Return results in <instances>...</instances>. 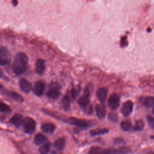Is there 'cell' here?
<instances>
[{"mask_svg":"<svg viewBox=\"0 0 154 154\" xmlns=\"http://www.w3.org/2000/svg\"><path fill=\"white\" fill-rule=\"evenodd\" d=\"M28 58L27 55L23 52L17 53L14 58L13 63V71L17 75H20L23 73L27 69Z\"/></svg>","mask_w":154,"mask_h":154,"instance_id":"cell-1","label":"cell"},{"mask_svg":"<svg viewBox=\"0 0 154 154\" xmlns=\"http://www.w3.org/2000/svg\"><path fill=\"white\" fill-rule=\"evenodd\" d=\"M12 55L5 47H0V65L5 66L11 63Z\"/></svg>","mask_w":154,"mask_h":154,"instance_id":"cell-2","label":"cell"},{"mask_svg":"<svg viewBox=\"0 0 154 154\" xmlns=\"http://www.w3.org/2000/svg\"><path fill=\"white\" fill-rule=\"evenodd\" d=\"M25 132L27 134H31L33 133L35 129V122L31 117H26L23 119L22 124Z\"/></svg>","mask_w":154,"mask_h":154,"instance_id":"cell-3","label":"cell"},{"mask_svg":"<svg viewBox=\"0 0 154 154\" xmlns=\"http://www.w3.org/2000/svg\"><path fill=\"white\" fill-rule=\"evenodd\" d=\"M60 87L57 82H51L49 85V88L47 91V96L49 98L55 99L60 96Z\"/></svg>","mask_w":154,"mask_h":154,"instance_id":"cell-4","label":"cell"},{"mask_svg":"<svg viewBox=\"0 0 154 154\" xmlns=\"http://www.w3.org/2000/svg\"><path fill=\"white\" fill-rule=\"evenodd\" d=\"M78 103L79 105L84 110L90 105V91L88 90L85 89L82 95L78 99Z\"/></svg>","mask_w":154,"mask_h":154,"instance_id":"cell-5","label":"cell"},{"mask_svg":"<svg viewBox=\"0 0 154 154\" xmlns=\"http://www.w3.org/2000/svg\"><path fill=\"white\" fill-rule=\"evenodd\" d=\"M64 120H66V122L69 123L71 125H75L76 126L82 128H88L90 125V122L88 121H87L85 120H81L78 119L74 117H70L69 119H64Z\"/></svg>","mask_w":154,"mask_h":154,"instance_id":"cell-6","label":"cell"},{"mask_svg":"<svg viewBox=\"0 0 154 154\" xmlns=\"http://www.w3.org/2000/svg\"><path fill=\"white\" fill-rule=\"evenodd\" d=\"M108 106H109V108L111 109H112V110L117 109L120 105V96H119V95L117 93L112 94L108 99Z\"/></svg>","mask_w":154,"mask_h":154,"instance_id":"cell-7","label":"cell"},{"mask_svg":"<svg viewBox=\"0 0 154 154\" xmlns=\"http://www.w3.org/2000/svg\"><path fill=\"white\" fill-rule=\"evenodd\" d=\"M133 109V102L131 100H128L125 102L121 108V112L122 114L127 117L130 115Z\"/></svg>","mask_w":154,"mask_h":154,"instance_id":"cell-8","label":"cell"},{"mask_svg":"<svg viewBox=\"0 0 154 154\" xmlns=\"http://www.w3.org/2000/svg\"><path fill=\"white\" fill-rule=\"evenodd\" d=\"M45 87V84L40 81H38L36 82H35L34 85L32 88L33 93L37 96H41L43 94Z\"/></svg>","mask_w":154,"mask_h":154,"instance_id":"cell-9","label":"cell"},{"mask_svg":"<svg viewBox=\"0 0 154 154\" xmlns=\"http://www.w3.org/2000/svg\"><path fill=\"white\" fill-rule=\"evenodd\" d=\"M19 87L20 90L25 93H29L31 89H32V85H31V83L28 81V80L22 78L19 81Z\"/></svg>","mask_w":154,"mask_h":154,"instance_id":"cell-10","label":"cell"},{"mask_svg":"<svg viewBox=\"0 0 154 154\" xmlns=\"http://www.w3.org/2000/svg\"><path fill=\"white\" fill-rule=\"evenodd\" d=\"M45 70V61L43 59H38L35 63V72L39 75H42Z\"/></svg>","mask_w":154,"mask_h":154,"instance_id":"cell-11","label":"cell"},{"mask_svg":"<svg viewBox=\"0 0 154 154\" xmlns=\"http://www.w3.org/2000/svg\"><path fill=\"white\" fill-rule=\"evenodd\" d=\"M96 112L97 116L98 117L99 119H103L106 113V106L104 104L100 103V104H97L96 106Z\"/></svg>","mask_w":154,"mask_h":154,"instance_id":"cell-12","label":"cell"},{"mask_svg":"<svg viewBox=\"0 0 154 154\" xmlns=\"http://www.w3.org/2000/svg\"><path fill=\"white\" fill-rule=\"evenodd\" d=\"M107 94L108 90L106 88L103 87L99 88L96 91V96L101 103H103L105 101L107 97Z\"/></svg>","mask_w":154,"mask_h":154,"instance_id":"cell-13","label":"cell"},{"mask_svg":"<svg viewBox=\"0 0 154 154\" xmlns=\"http://www.w3.org/2000/svg\"><path fill=\"white\" fill-rule=\"evenodd\" d=\"M41 129L45 133L52 134L55 131V126L53 123H43L42 125Z\"/></svg>","mask_w":154,"mask_h":154,"instance_id":"cell-14","label":"cell"},{"mask_svg":"<svg viewBox=\"0 0 154 154\" xmlns=\"http://www.w3.org/2000/svg\"><path fill=\"white\" fill-rule=\"evenodd\" d=\"M23 122L22 116L20 114H16L14 115L10 119V122L16 127H19L22 125Z\"/></svg>","mask_w":154,"mask_h":154,"instance_id":"cell-15","label":"cell"},{"mask_svg":"<svg viewBox=\"0 0 154 154\" xmlns=\"http://www.w3.org/2000/svg\"><path fill=\"white\" fill-rule=\"evenodd\" d=\"M66 144V138L64 137L59 138L57 139L54 143V147L59 150H61L64 149Z\"/></svg>","mask_w":154,"mask_h":154,"instance_id":"cell-16","label":"cell"},{"mask_svg":"<svg viewBox=\"0 0 154 154\" xmlns=\"http://www.w3.org/2000/svg\"><path fill=\"white\" fill-rule=\"evenodd\" d=\"M47 140V137L44 135L42 134H37L35 135L33 142L35 145H40L41 144L45 143Z\"/></svg>","mask_w":154,"mask_h":154,"instance_id":"cell-17","label":"cell"},{"mask_svg":"<svg viewBox=\"0 0 154 154\" xmlns=\"http://www.w3.org/2000/svg\"><path fill=\"white\" fill-rule=\"evenodd\" d=\"M61 104L62 108L65 111H67L69 110V109H70V100H69V97L68 96L66 95L63 97V98L61 100Z\"/></svg>","mask_w":154,"mask_h":154,"instance_id":"cell-18","label":"cell"},{"mask_svg":"<svg viewBox=\"0 0 154 154\" xmlns=\"http://www.w3.org/2000/svg\"><path fill=\"white\" fill-rule=\"evenodd\" d=\"M143 104L144 106L147 108H152L154 104V97L153 96H148L145 97Z\"/></svg>","mask_w":154,"mask_h":154,"instance_id":"cell-19","label":"cell"},{"mask_svg":"<svg viewBox=\"0 0 154 154\" xmlns=\"http://www.w3.org/2000/svg\"><path fill=\"white\" fill-rule=\"evenodd\" d=\"M51 143L50 142H46L44 144H43L38 149L39 153L40 154H47L51 148Z\"/></svg>","mask_w":154,"mask_h":154,"instance_id":"cell-20","label":"cell"},{"mask_svg":"<svg viewBox=\"0 0 154 154\" xmlns=\"http://www.w3.org/2000/svg\"><path fill=\"white\" fill-rule=\"evenodd\" d=\"M7 94L10 97H11L12 99H13L14 100H15L16 101H18V102H23V98L22 97V96H20L19 94H18L16 92L9 91H8Z\"/></svg>","mask_w":154,"mask_h":154,"instance_id":"cell-21","label":"cell"},{"mask_svg":"<svg viewBox=\"0 0 154 154\" xmlns=\"http://www.w3.org/2000/svg\"><path fill=\"white\" fill-rule=\"evenodd\" d=\"M144 127V122L142 120H137L135 122V125L134 126V131H142Z\"/></svg>","mask_w":154,"mask_h":154,"instance_id":"cell-22","label":"cell"},{"mask_svg":"<svg viewBox=\"0 0 154 154\" xmlns=\"http://www.w3.org/2000/svg\"><path fill=\"white\" fill-rule=\"evenodd\" d=\"M120 126L123 130H124L125 131H129L132 129V125L130 121L126 120V121H123L121 123Z\"/></svg>","mask_w":154,"mask_h":154,"instance_id":"cell-23","label":"cell"},{"mask_svg":"<svg viewBox=\"0 0 154 154\" xmlns=\"http://www.w3.org/2000/svg\"><path fill=\"white\" fill-rule=\"evenodd\" d=\"M108 132V129L106 128L104 129H94V130H92L90 132L91 135L92 136H95V135H100V134H104L105 133H107Z\"/></svg>","mask_w":154,"mask_h":154,"instance_id":"cell-24","label":"cell"},{"mask_svg":"<svg viewBox=\"0 0 154 154\" xmlns=\"http://www.w3.org/2000/svg\"><path fill=\"white\" fill-rule=\"evenodd\" d=\"M0 111L3 112H6V113L10 112V107L7 104L2 102L1 100H0Z\"/></svg>","mask_w":154,"mask_h":154,"instance_id":"cell-25","label":"cell"},{"mask_svg":"<svg viewBox=\"0 0 154 154\" xmlns=\"http://www.w3.org/2000/svg\"><path fill=\"white\" fill-rule=\"evenodd\" d=\"M131 152L129 148L126 147H122L118 149H117V154H126Z\"/></svg>","mask_w":154,"mask_h":154,"instance_id":"cell-26","label":"cell"},{"mask_svg":"<svg viewBox=\"0 0 154 154\" xmlns=\"http://www.w3.org/2000/svg\"><path fill=\"white\" fill-rule=\"evenodd\" d=\"M101 150L102 149L100 147L94 146L90 149L88 154H100Z\"/></svg>","mask_w":154,"mask_h":154,"instance_id":"cell-27","label":"cell"},{"mask_svg":"<svg viewBox=\"0 0 154 154\" xmlns=\"http://www.w3.org/2000/svg\"><path fill=\"white\" fill-rule=\"evenodd\" d=\"M100 154H117V149H102Z\"/></svg>","mask_w":154,"mask_h":154,"instance_id":"cell-28","label":"cell"},{"mask_svg":"<svg viewBox=\"0 0 154 154\" xmlns=\"http://www.w3.org/2000/svg\"><path fill=\"white\" fill-rule=\"evenodd\" d=\"M80 90H81L80 87H78V88L77 87V88H73L72 90L71 96H72V98L73 99H75L77 97V96L78 95V94L80 92Z\"/></svg>","mask_w":154,"mask_h":154,"instance_id":"cell-29","label":"cell"},{"mask_svg":"<svg viewBox=\"0 0 154 154\" xmlns=\"http://www.w3.org/2000/svg\"><path fill=\"white\" fill-rule=\"evenodd\" d=\"M108 119L114 122V123H116L117 122V120H118V117H117V115L116 114V113H109L108 116Z\"/></svg>","mask_w":154,"mask_h":154,"instance_id":"cell-30","label":"cell"},{"mask_svg":"<svg viewBox=\"0 0 154 154\" xmlns=\"http://www.w3.org/2000/svg\"><path fill=\"white\" fill-rule=\"evenodd\" d=\"M147 121L149 124V125L151 126V128L153 129L154 127V119L152 116H148L147 117Z\"/></svg>","mask_w":154,"mask_h":154,"instance_id":"cell-31","label":"cell"},{"mask_svg":"<svg viewBox=\"0 0 154 154\" xmlns=\"http://www.w3.org/2000/svg\"><path fill=\"white\" fill-rule=\"evenodd\" d=\"M120 45L122 46H126L128 45V42L126 40V38L125 37H122L120 41Z\"/></svg>","mask_w":154,"mask_h":154,"instance_id":"cell-32","label":"cell"},{"mask_svg":"<svg viewBox=\"0 0 154 154\" xmlns=\"http://www.w3.org/2000/svg\"><path fill=\"white\" fill-rule=\"evenodd\" d=\"M114 141L117 144H120V143L121 144L122 143H124V140L122 138H116L114 140Z\"/></svg>","mask_w":154,"mask_h":154,"instance_id":"cell-33","label":"cell"},{"mask_svg":"<svg viewBox=\"0 0 154 154\" xmlns=\"http://www.w3.org/2000/svg\"><path fill=\"white\" fill-rule=\"evenodd\" d=\"M12 4H13V5L16 6L17 5V0H13L12 1Z\"/></svg>","mask_w":154,"mask_h":154,"instance_id":"cell-34","label":"cell"},{"mask_svg":"<svg viewBox=\"0 0 154 154\" xmlns=\"http://www.w3.org/2000/svg\"><path fill=\"white\" fill-rule=\"evenodd\" d=\"M2 75H3V72H2V70L0 69V78H1L2 76Z\"/></svg>","mask_w":154,"mask_h":154,"instance_id":"cell-35","label":"cell"}]
</instances>
